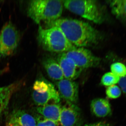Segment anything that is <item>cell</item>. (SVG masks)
<instances>
[{"instance_id":"obj_1","label":"cell","mask_w":126,"mask_h":126,"mask_svg":"<svg viewBox=\"0 0 126 126\" xmlns=\"http://www.w3.org/2000/svg\"><path fill=\"white\" fill-rule=\"evenodd\" d=\"M48 27L55 26L63 32L68 41L75 47H90L97 44L102 38L98 31L82 21L59 18L46 23Z\"/></svg>"},{"instance_id":"obj_2","label":"cell","mask_w":126,"mask_h":126,"mask_svg":"<svg viewBox=\"0 0 126 126\" xmlns=\"http://www.w3.org/2000/svg\"><path fill=\"white\" fill-rule=\"evenodd\" d=\"M63 1L34 0L30 1L27 9L28 16L35 23H47L60 18L63 13Z\"/></svg>"},{"instance_id":"obj_3","label":"cell","mask_w":126,"mask_h":126,"mask_svg":"<svg viewBox=\"0 0 126 126\" xmlns=\"http://www.w3.org/2000/svg\"><path fill=\"white\" fill-rule=\"evenodd\" d=\"M37 39L43 48L49 52L62 53L76 47L68 41L60 29L55 26L44 28L39 25Z\"/></svg>"},{"instance_id":"obj_4","label":"cell","mask_w":126,"mask_h":126,"mask_svg":"<svg viewBox=\"0 0 126 126\" xmlns=\"http://www.w3.org/2000/svg\"><path fill=\"white\" fill-rule=\"evenodd\" d=\"M63 3L68 10L96 24H102L105 20L103 11L97 1L67 0Z\"/></svg>"},{"instance_id":"obj_5","label":"cell","mask_w":126,"mask_h":126,"mask_svg":"<svg viewBox=\"0 0 126 126\" xmlns=\"http://www.w3.org/2000/svg\"><path fill=\"white\" fill-rule=\"evenodd\" d=\"M20 35L11 21L5 23L0 31V59L14 54L18 48Z\"/></svg>"},{"instance_id":"obj_6","label":"cell","mask_w":126,"mask_h":126,"mask_svg":"<svg viewBox=\"0 0 126 126\" xmlns=\"http://www.w3.org/2000/svg\"><path fill=\"white\" fill-rule=\"evenodd\" d=\"M63 53L71 59L82 70L96 67L101 62L99 58L95 56L89 50L84 47H75Z\"/></svg>"},{"instance_id":"obj_7","label":"cell","mask_w":126,"mask_h":126,"mask_svg":"<svg viewBox=\"0 0 126 126\" xmlns=\"http://www.w3.org/2000/svg\"><path fill=\"white\" fill-rule=\"evenodd\" d=\"M81 119V110L76 104L67 102L61 107L59 122L61 126H78Z\"/></svg>"},{"instance_id":"obj_8","label":"cell","mask_w":126,"mask_h":126,"mask_svg":"<svg viewBox=\"0 0 126 126\" xmlns=\"http://www.w3.org/2000/svg\"><path fill=\"white\" fill-rule=\"evenodd\" d=\"M60 96L67 102L75 104L79 97L78 84L73 80L63 79L56 82Z\"/></svg>"},{"instance_id":"obj_9","label":"cell","mask_w":126,"mask_h":126,"mask_svg":"<svg viewBox=\"0 0 126 126\" xmlns=\"http://www.w3.org/2000/svg\"><path fill=\"white\" fill-rule=\"evenodd\" d=\"M57 61L61 67L64 78L73 81L81 73L82 70L77 67L71 59L65 56L63 53L59 55Z\"/></svg>"},{"instance_id":"obj_10","label":"cell","mask_w":126,"mask_h":126,"mask_svg":"<svg viewBox=\"0 0 126 126\" xmlns=\"http://www.w3.org/2000/svg\"><path fill=\"white\" fill-rule=\"evenodd\" d=\"M23 84L22 81H16L0 87V116L6 110L13 94L19 89Z\"/></svg>"},{"instance_id":"obj_11","label":"cell","mask_w":126,"mask_h":126,"mask_svg":"<svg viewBox=\"0 0 126 126\" xmlns=\"http://www.w3.org/2000/svg\"><path fill=\"white\" fill-rule=\"evenodd\" d=\"M32 97L34 102L39 107L48 104L50 102L52 103H59L60 101L59 94L52 83L47 92L43 94L33 92Z\"/></svg>"},{"instance_id":"obj_12","label":"cell","mask_w":126,"mask_h":126,"mask_svg":"<svg viewBox=\"0 0 126 126\" xmlns=\"http://www.w3.org/2000/svg\"><path fill=\"white\" fill-rule=\"evenodd\" d=\"M91 111L98 117H104L112 114L111 105L108 99L97 98L92 101L90 104Z\"/></svg>"},{"instance_id":"obj_13","label":"cell","mask_w":126,"mask_h":126,"mask_svg":"<svg viewBox=\"0 0 126 126\" xmlns=\"http://www.w3.org/2000/svg\"><path fill=\"white\" fill-rule=\"evenodd\" d=\"M61 108L59 103H50L40 106L37 110L43 117L58 123Z\"/></svg>"},{"instance_id":"obj_14","label":"cell","mask_w":126,"mask_h":126,"mask_svg":"<svg viewBox=\"0 0 126 126\" xmlns=\"http://www.w3.org/2000/svg\"><path fill=\"white\" fill-rule=\"evenodd\" d=\"M43 65L50 79L57 81L64 79L60 65L53 59H46L43 61Z\"/></svg>"},{"instance_id":"obj_15","label":"cell","mask_w":126,"mask_h":126,"mask_svg":"<svg viewBox=\"0 0 126 126\" xmlns=\"http://www.w3.org/2000/svg\"><path fill=\"white\" fill-rule=\"evenodd\" d=\"M9 121L16 123L20 126H36V121L34 118L22 110L14 111Z\"/></svg>"},{"instance_id":"obj_16","label":"cell","mask_w":126,"mask_h":126,"mask_svg":"<svg viewBox=\"0 0 126 126\" xmlns=\"http://www.w3.org/2000/svg\"><path fill=\"white\" fill-rule=\"evenodd\" d=\"M111 11L121 22L126 25V0H113L109 1Z\"/></svg>"},{"instance_id":"obj_17","label":"cell","mask_w":126,"mask_h":126,"mask_svg":"<svg viewBox=\"0 0 126 126\" xmlns=\"http://www.w3.org/2000/svg\"><path fill=\"white\" fill-rule=\"evenodd\" d=\"M120 78L111 72L104 75L101 79V84L103 86H110L118 83Z\"/></svg>"},{"instance_id":"obj_18","label":"cell","mask_w":126,"mask_h":126,"mask_svg":"<svg viewBox=\"0 0 126 126\" xmlns=\"http://www.w3.org/2000/svg\"><path fill=\"white\" fill-rule=\"evenodd\" d=\"M111 72L119 78L126 75V66L122 63H112L110 67Z\"/></svg>"},{"instance_id":"obj_19","label":"cell","mask_w":126,"mask_h":126,"mask_svg":"<svg viewBox=\"0 0 126 126\" xmlns=\"http://www.w3.org/2000/svg\"><path fill=\"white\" fill-rule=\"evenodd\" d=\"M106 94L109 98L116 99L119 97L121 94V90L118 86L113 85L107 87Z\"/></svg>"},{"instance_id":"obj_20","label":"cell","mask_w":126,"mask_h":126,"mask_svg":"<svg viewBox=\"0 0 126 126\" xmlns=\"http://www.w3.org/2000/svg\"><path fill=\"white\" fill-rule=\"evenodd\" d=\"M58 126V123L43 117L38 118L36 121V126Z\"/></svg>"},{"instance_id":"obj_21","label":"cell","mask_w":126,"mask_h":126,"mask_svg":"<svg viewBox=\"0 0 126 126\" xmlns=\"http://www.w3.org/2000/svg\"><path fill=\"white\" fill-rule=\"evenodd\" d=\"M118 83L121 90L126 97V75L124 77L120 78Z\"/></svg>"},{"instance_id":"obj_22","label":"cell","mask_w":126,"mask_h":126,"mask_svg":"<svg viewBox=\"0 0 126 126\" xmlns=\"http://www.w3.org/2000/svg\"><path fill=\"white\" fill-rule=\"evenodd\" d=\"M86 126H110L109 124L103 122H100L94 124L86 125Z\"/></svg>"},{"instance_id":"obj_23","label":"cell","mask_w":126,"mask_h":126,"mask_svg":"<svg viewBox=\"0 0 126 126\" xmlns=\"http://www.w3.org/2000/svg\"><path fill=\"white\" fill-rule=\"evenodd\" d=\"M9 67H6L4 68L1 70H0V76L7 73L9 71Z\"/></svg>"},{"instance_id":"obj_24","label":"cell","mask_w":126,"mask_h":126,"mask_svg":"<svg viewBox=\"0 0 126 126\" xmlns=\"http://www.w3.org/2000/svg\"><path fill=\"white\" fill-rule=\"evenodd\" d=\"M7 126H20L16 123H14L10 121H9L7 123Z\"/></svg>"},{"instance_id":"obj_25","label":"cell","mask_w":126,"mask_h":126,"mask_svg":"<svg viewBox=\"0 0 126 126\" xmlns=\"http://www.w3.org/2000/svg\"><path fill=\"white\" fill-rule=\"evenodd\" d=\"M1 1H0V3Z\"/></svg>"},{"instance_id":"obj_26","label":"cell","mask_w":126,"mask_h":126,"mask_svg":"<svg viewBox=\"0 0 126 126\" xmlns=\"http://www.w3.org/2000/svg\"></svg>"}]
</instances>
